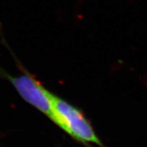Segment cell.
I'll list each match as a JSON object with an SVG mask.
<instances>
[{
  "mask_svg": "<svg viewBox=\"0 0 147 147\" xmlns=\"http://www.w3.org/2000/svg\"><path fill=\"white\" fill-rule=\"evenodd\" d=\"M2 35L3 34L0 29V36L2 38L1 41L9 49L17 63V67L22 70L23 74L20 76H13L0 67V78H5L8 81L25 102L36 108L38 111L44 114L52 121L53 117V93L47 90L36 77L25 69V67L17 59L14 52L11 50L10 47L7 44Z\"/></svg>",
  "mask_w": 147,
  "mask_h": 147,
  "instance_id": "obj_1",
  "label": "cell"
},
{
  "mask_svg": "<svg viewBox=\"0 0 147 147\" xmlns=\"http://www.w3.org/2000/svg\"><path fill=\"white\" fill-rule=\"evenodd\" d=\"M52 122L79 143L104 147L83 112L68 101L53 94Z\"/></svg>",
  "mask_w": 147,
  "mask_h": 147,
  "instance_id": "obj_2",
  "label": "cell"
}]
</instances>
